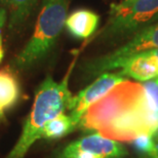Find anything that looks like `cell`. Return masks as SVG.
I'll return each mask as SVG.
<instances>
[{
  "label": "cell",
  "instance_id": "obj_1",
  "mask_svg": "<svg viewBox=\"0 0 158 158\" xmlns=\"http://www.w3.org/2000/svg\"><path fill=\"white\" fill-rule=\"evenodd\" d=\"M78 128L114 141L132 142L140 135L158 134V113L151 109L141 82L127 79L94 103Z\"/></svg>",
  "mask_w": 158,
  "mask_h": 158
},
{
  "label": "cell",
  "instance_id": "obj_2",
  "mask_svg": "<svg viewBox=\"0 0 158 158\" xmlns=\"http://www.w3.org/2000/svg\"><path fill=\"white\" fill-rule=\"evenodd\" d=\"M73 65L62 81L56 82L50 75L37 88L32 110L24 123L21 137L6 158H24L31 146L42 138L44 126L56 116L69 110L73 94L69 89V77Z\"/></svg>",
  "mask_w": 158,
  "mask_h": 158
},
{
  "label": "cell",
  "instance_id": "obj_3",
  "mask_svg": "<svg viewBox=\"0 0 158 158\" xmlns=\"http://www.w3.org/2000/svg\"><path fill=\"white\" fill-rule=\"evenodd\" d=\"M69 0H44L32 36L15 56V67L25 70L48 55L65 28Z\"/></svg>",
  "mask_w": 158,
  "mask_h": 158
},
{
  "label": "cell",
  "instance_id": "obj_4",
  "mask_svg": "<svg viewBox=\"0 0 158 158\" xmlns=\"http://www.w3.org/2000/svg\"><path fill=\"white\" fill-rule=\"evenodd\" d=\"M158 22V0H121L112 3L103 34L121 35L148 27Z\"/></svg>",
  "mask_w": 158,
  "mask_h": 158
},
{
  "label": "cell",
  "instance_id": "obj_5",
  "mask_svg": "<svg viewBox=\"0 0 158 158\" xmlns=\"http://www.w3.org/2000/svg\"><path fill=\"white\" fill-rule=\"evenodd\" d=\"M158 49V22L135 32L131 39L114 52L90 62L86 66L89 74H102L117 69L119 65L135 53Z\"/></svg>",
  "mask_w": 158,
  "mask_h": 158
},
{
  "label": "cell",
  "instance_id": "obj_6",
  "mask_svg": "<svg viewBox=\"0 0 158 158\" xmlns=\"http://www.w3.org/2000/svg\"><path fill=\"white\" fill-rule=\"evenodd\" d=\"M125 80H127V78L120 73L104 72L93 83L79 91L76 96H73L69 107V111H70L69 115L77 124V128L80 119L86 112V110L94 103L106 96L113 87Z\"/></svg>",
  "mask_w": 158,
  "mask_h": 158
},
{
  "label": "cell",
  "instance_id": "obj_7",
  "mask_svg": "<svg viewBox=\"0 0 158 158\" xmlns=\"http://www.w3.org/2000/svg\"><path fill=\"white\" fill-rule=\"evenodd\" d=\"M118 68L123 76L145 82L158 77V56L153 49L138 52L125 59Z\"/></svg>",
  "mask_w": 158,
  "mask_h": 158
},
{
  "label": "cell",
  "instance_id": "obj_8",
  "mask_svg": "<svg viewBox=\"0 0 158 158\" xmlns=\"http://www.w3.org/2000/svg\"><path fill=\"white\" fill-rule=\"evenodd\" d=\"M99 24V15L90 9L79 8L67 17L65 28L75 38L86 39L96 32Z\"/></svg>",
  "mask_w": 158,
  "mask_h": 158
},
{
  "label": "cell",
  "instance_id": "obj_9",
  "mask_svg": "<svg viewBox=\"0 0 158 158\" xmlns=\"http://www.w3.org/2000/svg\"><path fill=\"white\" fill-rule=\"evenodd\" d=\"M21 86L18 77L9 68L0 70V121L20 99Z\"/></svg>",
  "mask_w": 158,
  "mask_h": 158
},
{
  "label": "cell",
  "instance_id": "obj_10",
  "mask_svg": "<svg viewBox=\"0 0 158 158\" xmlns=\"http://www.w3.org/2000/svg\"><path fill=\"white\" fill-rule=\"evenodd\" d=\"M8 11V25L17 29L29 18L37 0H1Z\"/></svg>",
  "mask_w": 158,
  "mask_h": 158
},
{
  "label": "cell",
  "instance_id": "obj_11",
  "mask_svg": "<svg viewBox=\"0 0 158 158\" xmlns=\"http://www.w3.org/2000/svg\"><path fill=\"white\" fill-rule=\"evenodd\" d=\"M77 128V124L70 115L61 114L47 122L42 131V138L56 140L69 135Z\"/></svg>",
  "mask_w": 158,
  "mask_h": 158
},
{
  "label": "cell",
  "instance_id": "obj_12",
  "mask_svg": "<svg viewBox=\"0 0 158 158\" xmlns=\"http://www.w3.org/2000/svg\"><path fill=\"white\" fill-rule=\"evenodd\" d=\"M141 83L145 89V94L151 109L158 113V77Z\"/></svg>",
  "mask_w": 158,
  "mask_h": 158
},
{
  "label": "cell",
  "instance_id": "obj_13",
  "mask_svg": "<svg viewBox=\"0 0 158 158\" xmlns=\"http://www.w3.org/2000/svg\"><path fill=\"white\" fill-rule=\"evenodd\" d=\"M131 143L135 146V149L141 151L142 153L147 154L149 156L154 152L156 146V141H154V137L149 135H140L137 139H135Z\"/></svg>",
  "mask_w": 158,
  "mask_h": 158
},
{
  "label": "cell",
  "instance_id": "obj_14",
  "mask_svg": "<svg viewBox=\"0 0 158 158\" xmlns=\"http://www.w3.org/2000/svg\"><path fill=\"white\" fill-rule=\"evenodd\" d=\"M6 18V14H5V9H0V44H2V35H1V28L2 25L4 23Z\"/></svg>",
  "mask_w": 158,
  "mask_h": 158
},
{
  "label": "cell",
  "instance_id": "obj_15",
  "mask_svg": "<svg viewBox=\"0 0 158 158\" xmlns=\"http://www.w3.org/2000/svg\"><path fill=\"white\" fill-rule=\"evenodd\" d=\"M150 158H158V141L156 142L155 150H154V152L150 155Z\"/></svg>",
  "mask_w": 158,
  "mask_h": 158
},
{
  "label": "cell",
  "instance_id": "obj_16",
  "mask_svg": "<svg viewBox=\"0 0 158 158\" xmlns=\"http://www.w3.org/2000/svg\"><path fill=\"white\" fill-rule=\"evenodd\" d=\"M154 52H155V53H156V56H158V49H153Z\"/></svg>",
  "mask_w": 158,
  "mask_h": 158
},
{
  "label": "cell",
  "instance_id": "obj_17",
  "mask_svg": "<svg viewBox=\"0 0 158 158\" xmlns=\"http://www.w3.org/2000/svg\"><path fill=\"white\" fill-rule=\"evenodd\" d=\"M126 1H132V0H126Z\"/></svg>",
  "mask_w": 158,
  "mask_h": 158
}]
</instances>
